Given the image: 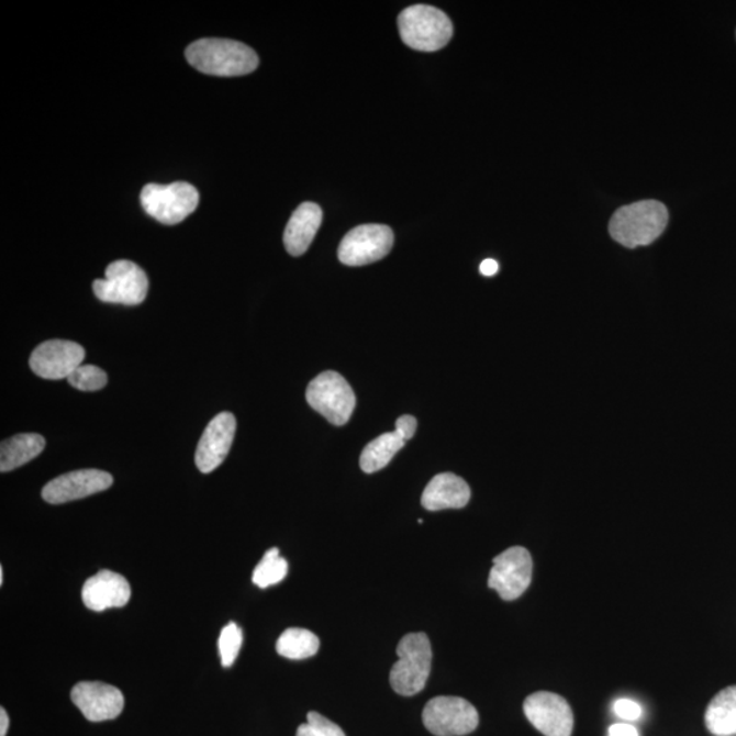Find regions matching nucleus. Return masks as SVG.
Wrapping results in <instances>:
<instances>
[{
    "mask_svg": "<svg viewBox=\"0 0 736 736\" xmlns=\"http://www.w3.org/2000/svg\"><path fill=\"white\" fill-rule=\"evenodd\" d=\"M236 433V419L230 412H221L209 422L196 451L197 468L211 473L228 456Z\"/></svg>",
    "mask_w": 736,
    "mask_h": 736,
    "instance_id": "nucleus-15",
    "label": "nucleus"
},
{
    "mask_svg": "<svg viewBox=\"0 0 736 736\" xmlns=\"http://www.w3.org/2000/svg\"><path fill=\"white\" fill-rule=\"evenodd\" d=\"M305 399L314 411L334 426H344L355 411L356 395L343 376L336 371L320 373L310 382Z\"/></svg>",
    "mask_w": 736,
    "mask_h": 736,
    "instance_id": "nucleus-6",
    "label": "nucleus"
},
{
    "mask_svg": "<svg viewBox=\"0 0 736 736\" xmlns=\"http://www.w3.org/2000/svg\"><path fill=\"white\" fill-rule=\"evenodd\" d=\"M113 479L109 472L99 469H81L60 475L45 484L42 497L51 505H62L71 501L82 500L98 492L109 490Z\"/></svg>",
    "mask_w": 736,
    "mask_h": 736,
    "instance_id": "nucleus-13",
    "label": "nucleus"
},
{
    "mask_svg": "<svg viewBox=\"0 0 736 736\" xmlns=\"http://www.w3.org/2000/svg\"><path fill=\"white\" fill-rule=\"evenodd\" d=\"M276 649L282 658L291 660L309 659L319 653L320 638L313 632L305 631V628H287L277 639Z\"/></svg>",
    "mask_w": 736,
    "mask_h": 736,
    "instance_id": "nucleus-22",
    "label": "nucleus"
},
{
    "mask_svg": "<svg viewBox=\"0 0 736 736\" xmlns=\"http://www.w3.org/2000/svg\"><path fill=\"white\" fill-rule=\"evenodd\" d=\"M524 713L532 726L546 736H570L575 716L569 702L558 694L539 692L524 702Z\"/></svg>",
    "mask_w": 736,
    "mask_h": 736,
    "instance_id": "nucleus-11",
    "label": "nucleus"
},
{
    "mask_svg": "<svg viewBox=\"0 0 736 736\" xmlns=\"http://www.w3.org/2000/svg\"><path fill=\"white\" fill-rule=\"evenodd\" d=\"M609 736H639L637 728L633 727L632 724L620 723L614 724L609 729Z\"/></svg>",
    "mask_w": 736,
    "mask_h": 736,
    "instance_id": "nucleus-29",
    "label": "nucleus"
},
{
    "mask_svg": "<svg viewBox=\"0 0 736 736\" xmlns=\"http://www.w3.org/2000/svg\"><path fill=\"white\" fill-rule=\"evenodd\" d=\"M498 270H500V264H498L495 259H484L483 263L480 264V274L486 277L495 276Z\"/></svg>",
    "mask_w": 736,
    "mask_h": 736,
    "instance_id": "nucleus-30",
    "label": "nucleus"
},
{
    "mask_svg": "<svg viewBox=\"0 0 736 736\" xmlns=\"http://www.w3.org/2000/svg\"><path fill=\"white\" fill-rule=\"evenodd\" d=\"M668 211L665 203L655 200L638 201L622 207L611 218L609 232L611 237L627 248L653 245L658 241L668 224Z\"/></svg>",
    "mask_w": 736,
    "mask_h": 736,
    "instance_id": "nucleus-2",
    "label": "nucleus"
},
{
    "mask_svg": "<svg viewBox=\"0 0 736 736\" xmlns=\"http://www.w3.org/2000/svg\"><path fill=\"white\" fill-rule=\"evenodd\" d=\"M242 644V628L237 626L235 622H230V624L221 631L219 638L221 665L224 667L234 665L237 655L241 653Z\"/></svg>",
    "mask_w": 736,
    "mask_h": 736,
    "instance_id": "nucleus-25",
    "label": "nucleus"
},
{
    "mask_svg": "<svg viewBox=\"0 0 736 736\" xmlns=\"http://www.w3.org/2000/svg\"><path fill=\"white\" fill-rule=\"evenodd\" d=\"M288 573V562L280 557L279 548H270L266 551L264 558L254 569L253 582L259 588H269L279 584L286 579Z\"/></svg>",
    "mask_w": 736,
    "mask_h": 736,
    "instance_id": "nucleus-23",
    "label": "nucleus"
},
{
    "mask_svg": "<svg viewBox=\"0 0 736 736\" xmlns=\"http://www.w3.org/2000/svg\"><path fill=\"white\" fill-rule=\"evenodd\" d=\"M399 31L408 47L434 53L450 42L453 24L444 11L433 5L415 4L399 15Z\"/></svg>",
    "mask_w": 736,
    "mask_h": 736,
    "instance_id": "nucleus-4",
    "label": "nucleus"
},
{
    "mask_svg": "<svg viewBox=\"0 0 736 736\" xmlns=\"http://www.w3.org/2000/svg\"><path fill=\"white\" fill-rule=\"evenodd\" d=\"M534 562L524 547H511L492 560L489 587L506 602L518 599L532 581Z\"/></svg>",
    "mask_w": 736,
    "mask_h": 736,
    "instance_id": "nucleus-10",
    "label": "nucleus"
},
{
    "mask_svg": "<svg viewBox=\"0 0 736 736\" xmlns=\"http://www.w3.org/2000/svg\"><path fill=\"white\" fill-rule=\"evenodd\" d=\"M392 228L382 224L356 226L344 236L338 247V259L347 266H364L388 256L392 250Z\"/></svg>",
    "mask_w": 736,
    "mask_h": 736,
    "instance_id": "nucleus-9",
    "label": "nucleus"
},
{
    "mask_svg": "<svg viewBox=\"0 0 736 736\" xmlns=\"http://www.w3.org/2000/svg\"><path fill=\"white\" fill-rule=\"evenodd\" d=\"M423 723L435 736H462L478 728L479 713L467 700L441 695L424 706Z\"/></svg>",
    "mask_w": 736,
    "mask_h": 736,
    "instance_id": "nucleus-8",
    "label": "nucleus"
},
{
    "mask_svg": "<svg viewBox=\"0 0 736 736\" xmlns=\"http://www.w3.org/2000/svg\"><path fill=\"white\" fill-rule=\"evenodd\" d=\"M398 656L390 671L394 692L405 698L421 693L432 672L433 650L427 634H406L398 645Z\"/></svg>",
    "mask_w": 736,
    "mask_h": 736,
    "instance_id": "nucleus-3",
    "label": "nucleus"
},
{
    "mask_svg": "<svg viewBox=\"0 0 736 736\" xmlns=\"http://www.w3.org/2000/svg\"><path fill=\"white\" fill-rule=\"evenodd\" d=\"M297 736H345L336 723L319 712H309L308 723L298 728Z\"/></svg>",
    "mask_w": 736,
    "mask_h": 736,
    "instance_id": "nucleus-26",
    "label": "nucleus"
},
{
    "mask_svg": "<svg viewBox=\"0 0 736 736\" xmlns=\"http://www.w3.org/2000/svg\"><path fill=\"white\" fill-rule=\"evenodd\" d=\"M0 584H3V568H0Z\"/></svg>",
    "mask_w": 736,
    "mask_h": 736,
    "instance_id": "nucleus-32",
    "label": "nucleus"
},
{
    "mask_svg": "<svg viewBox=\"0 0 736 736\" xmlns=\"http://www.w3.org/2000/svg\"><path fill=\"white\" fill-rule=\"evenodd\" d=\"M417 428L416 419L411 415H404L395 422V433L400 435L405 442L413 438Z\"/></svg>",
    "mask_w": 736,
    "mask_h": 736,
    "instance_id": "nucleus-28",
    "label": "nucleus"
},
{
    "mask_svg": "<svg viewBox=\"0 0 736 736\" xmlns=\"http://www.w3.org/2000/svg\"><path fill=\"white\" fill-rule=\"evenodd\" d=\"M405 441L395 432L384 433L370 442L360 456V468L366 473L381 471L403 449Z\"/></svg>",
    "mask_w": 736,
    "mask_h": 736,
    "instance_id": "nucleus-21",
    "label": "nucleus"
},
{
    "mask_svg": "<svg viewBox=\"0 0 736 736\" xmlns=\"http://www.w3.org/2000/svg\"><path fill=\"white\" fill-rule=\"evenodd\" d=\"M614 712L624 721H638L643 715V707L636 701L620 699L615 701Z\"/></svg>",
    "mask_w": 736,
    "mask_h": 736,
    "instance_id": "nucleus-27",
    "label": "nucleus"
},
{
    "mask_svg": "<svg viewBox=\"0 0 736 736\" xmlns=\"http://www.w3.org/2000/svg\"><path fill=\"white\" fill-rule=\"evenodd\" d=\"M707 732L717 736L736 735V684L722 690L705 712Z\"/></svg>",
    "mask_w": 736,
    "mask_h": 736,
    "instance_id": "nucleus-20",
    "label": "nucleus"
},
{
    "mask_svg": "<svg viewBox=\"0 0 736 736\" xmlns=\"http://www.w3.org/2000/svg\"><path fill=\"white\" fill-rule=\"evenodd\" d=\"M471 500V489L466 480L455 473H439L424 489L422 505L430 512L461 509Z\"/></svg>",
    "mask_w": 736,
    "mask_h": 736,
    "instance_id": "nucleus-17",
    "label": "nucleus"
},
{
    "mask_svg": "<svg viewBox=\"0 0 736 736\" xmlns=\"http://www.w3.org/2000/svg\"><path fill=\"white\" fill-rule=\"evenodd\" d=\"M149 280L132 260L121 259L109 265L105 279L93 282V291L101 302L137 305L144 302Z\"/></svg>",
    "mask_w": 736,
    "mask_h": 736,
    "instance_id": "nucleus-7",
    "label": "nucleus"
},
{
    "mask_svg": "<svg viewBox=\"0 0 736 736\" xmlns=\"http://www.w3.org/2000/svg\"><path fill=\"white\" fill-rule=\"evenodd\" d=\"M10 726L9 715L4 707L0 710V736H5Z\"/></svg>",
    "mask_w": 736,
    "mask_h": 736,
    "instance_id": "nucleus-31",
    "label": "nucleus"
},
{
    "mask_svg": "<svg viewBox=\"0 0 736 736\" xmlns=\"http://www.w3.org/2000/svg\"><path fill=\"white\" fill-rule=\"evenodd\" d=\"M186 58L198 71L216 77L247 76L259 65L256 51L228 38L197 40L187 47Z\"/></svg>",
    "mask_w": 736,
    "mask_h": 736,
    "instance_id": "nucleus-1",
    "label": "nucleus"
},
{
    "mask_svg": "<svg viewBox=\"0 0 736 736\" xmlns=\"http://www.w3.org/2000/svg\"><path fill=\"white\" fill-rule=\"evenodd\" d=\"M200 194L194 186L175 182L168 186L147 185L141 191V205L158 223L175 225L182 223L196 211Z\"/></svg>",
    "mask_w": 736,
    "mask_h": 736,
    "instance_id": "nucleus-5",
    "label": "nucleus"
},
{
    "mask_svg": "<svg viewBox=\"0 0 736 736\" xmlns=\"http://www.w3.org/2000/svg\"><path fill=\"white\" fill-rule=\"evenodd\" d=\"M85 349L81 345L66 339H49L33 350L30 365L40 378L67 379L82 365Z\"/></svg>",
    "mask_w": 736,
    "mask_h": 736,
    "instance_id": "nucleus-12",
    "label": "nucleus"
},
{
    "mask_svg": "<svg viewBox=\"0 0 736 736\" xmlns=\"http://www.w3.org/2000/svg\"><path fill=\"white\" fill-rule=\"evenodd\" d=\"M45 447V439L40 434H19L2 442L0 446V471L10 472L33 460Z\"/></svg>",
    "mask_w": 736,
    "mask_h": 736,
    "instance_id": "nucleus-19",
    "label": "nucleus"
},
{
    "mask_svg": "<svg viewBox=\"0 0 736 736\" xmlns=\"http://www.w3.org/2000/svg\"><path fill=\"white\" fill-rule=\"evenodd\" d=\"M67 381L73 388L82 390V392H98L103 389L109 381L107 373L98 366L81 365L74 370Z\"/></svg>",
    "mask_w": 736,
    "mask_h": 736,
    "instance_id": "nucleus-24",
    "label": "nucleus"
},
{
    "mask_svg": "<svg viewBox=\"0 0 736 736\" xmlns=\"http://www.w3.org/2000/svg\"><path fill=\"white\" fill-rule=\"evenodd\" d=\"M132 588L123 576L111 570H100L90 577L82 588L83 604L89 610L121 609L129 603Z\"/></svg>",
    "mask_w": 736,
    "mask_h": 736,
    "instance_id": "nucleus-16",
    "label": "nucleus"
},
{
    "mask_svg": "<svg viewBox=\"0 0 736 736\" xmlns=\"http://www.w3.org/2000/svg\"><path fill=\"white\" fill-rule=\"evenodd\" d=\"M71 701L93 723L116 718L124 706L121 690L103 682L77 683L71 690Z\"/></svg>",
    "mask_w": 736,
    "mask_h": 736,
    "instance_id": "nucleus-14",
    "label": "nucleus"
},
{
    "mask_svg": "<svg viewBox=\"0 0 736 736\" xmlns=\"http://www.w3.org/2000/svg\"><path fill=\"white\" fill-rule=\"evenodd\" d=\"M322 209L313 202H304L288 221L285 232V246L293 257L303 256L313 243L322 224Z\"/></svg>",
    "mask_w": 736,
    "mask_h": 736,
    "instance_id": "nucleus-18",
    "label": "nucleus"
}]
</instances>
